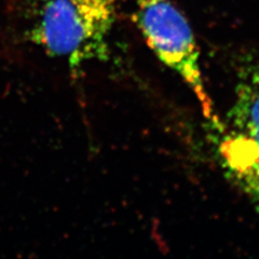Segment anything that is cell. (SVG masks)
Here are the masks:
<instances>
[{
  "label": "cell",
  "mask_w": 259,
  "mask_h": 259,
  "mask_svg": "<svg viewBox=\"0 0 259 259\" xmlns=\"http://www.w3.org/2000/svg\"><path fill=\"white\" fill-rule=\"evenodd\" d=\"M5 14L10 40L71 71L110 58L115 0H5Z\"/></svg>",
  "instance_id": "1"
},
{
  "label": "cell",
  "mask_w": 259,
  "mask_h": 259,
  "mask_svg": "<svg viewBox=\"0 0 259 259\" xmlns=\"http://www.w3.org/2000/svg\"><path fill=\"white\" fill-rule=\"evenodd\" d=\"M134 20L150 50L187 83L203 116L217 126L221 120L205 90L199 48L186 16L171 0H135Z\"/></svg>",
  "instance_id": "2"
},
{
  "label": "cell",
  "mask_w": 259,
  "mask_h": 259,
  "mask_svg": "<svg viewBox=\"0 0 259 259\" xmlns=\"http://www.w3.org/2000/svg\"><path fill=\"white\" fill-rule=\"evenodd\" d=\"M214 128L225 171L259 207V62L242 68L228 115Z\"/></svg>",
  "instance_id": "3"
}]
</instances>
